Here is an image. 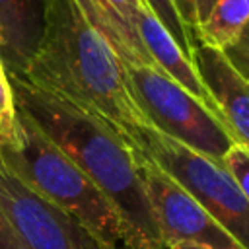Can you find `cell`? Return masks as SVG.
Returning <instances> with one entry per match:
<instances>
[{"instance_id":"cell-13","label":"cell","mask_w":249,"mask_h":249,"mask_svg":"<svg viewBox=\"0 0 249 249\" xmlns=\"http://www.w3.org/2000/svg\"><path fill=\"white\" fill-rule=\"evenodd\" d=\"M148 10L150 14L165 27V31L173 37V41L181 47V51L193 58V49H195V41L189 33V29L185 27V23L181 21L177 10H175V4L173 0H140Z\"/></svg>"},{"instance_id":"cell-4","label":"cell","mask_w":249,"mask_h":249,"mask_svg":"<svg viewBox=\"0 0 249 249\" xmlns=\"http://www.w3.org/2000/svg\"><path fill=\"white\" fill-rule=\"evenodd\" d=\"M126 142L185 187L243 249H249V200L220 161L193 152L150 124L136 128Z\"/></svg>"},{"instance_id":"cell-10","label":"cell","mask_w":249,"mask_h":249,"mask_svg":"<svg viewBox=\"0 0 249 249\" xmlns=\"http://www.w3.org/2000/svg\"><path fill=\"white\" fill-rule=\"evenodd\" d=\"M136 31L148 51V54L152 56V60L156 62V66L167 74L175 84H179L183 89H187L191 95H195L202 105H206L224 124V117L216 105V101L212 99V95L208 93L206 86L202 84L195 62L191 56H187L181 47L173 41V37L165 31V27L150 14V10L146 6H142L138 21H136ZM228 126V124H226Z\"/></svg>"},{"instance_id":"cell-14","label":"cell","mask_w":249,"mask_h":249,"mask_svg":"<svg viewBox=\"0 0 249 249\" xmlns=\"http://www.w3.org/2000/svg\"><path fill=\"white\" fill-rule=\"evenodd\" d=\"M18 111L8 78L6 64L0 56V148H14L18 144Z\"/></svg>"},{"instance_id":"cell-12","label":"cell","mask_w":249,"mask_h":249,"mask_svg":"<svg viewBox=\"0 0 249 249\" xmlns=\"http://www.w3.org/2000/svg\"><path fill=\"white\" fill-rule=\"evenodd\" d=\"M249 21V0H216L196 31V45L222 51Z\"/></svg>"},{"instance_id":"cell-20","label":"cell","mask_w":249,"mask_h":249,"mask_svg":"<svg viewBox=\"0 0 249 249\" xmlns=\"http://www.w3.org/2000/svg\"><path fill=\"white\" fill-rule=\"evenodd\" d=\"M117 249H140V247H130V245H124V243H121ZM156 249H167V247H156Z\"/></svg>"},{"instance_id":"cell-6","label":"cell","mask_w":249,"mask_h":249,"mask_svg":"<svg viewBox=\"0 0 249 249\" xmlns=\"http://www.w3.org/2000/svg\"><path fill=\"white\" fill-rule=\"evenodd\" d=\"M136 152V150H134ZM140 179L163 247L195 243L206 249H243L171 175L136 152Z\"/></svg>"},{"instance_id":"cell-11","label":"cell","mask_w":249,"mask_h":249,"mask_svg":"<svg viewBox=\"0 0 249 249\" xmlns=\"http://www.w3.org/2000/svg\"><path fill=\"white\" fill-rule=\"evenodd\" d=\"M43 0H0V56L6 70H19L37 49Z\"/></svg>"},{"instance_id":"cell-7","label":"cell","mask_w":249,"mask_h":249,"mask_svg":"<svg viewBox=\"0 0 249 249\" xmlns=\"http://www.w3.org/2000/svg\"><path fill=\"white\" fill-rule=\"evenodd\" d=\"M0 208L27 249H101L78 222L29 191L2 163Z\"/></svg>"},{"instance_id":"cell-18","label":"cell","mask_w":249,"mask_h":249,"mask_svg":"<svg viewBox=\"0 0 249 249\" xmlns=\"http://www.w3.org/2000/svg\"><path fill=\"white\" fill-rule=\"evenodd\" d=\"M0 249H27V245L23 243V239L19 237V233L16 231V228L12 226V222L8 220L2 208H0Z\"/></svg>"},{"instance_id":"cell-15","label":"cell","mask_w":249,"mask_h":249,"mask_svg":"<svg viewBox=\"0 0 249 249\" xmlns=\"http://www.w3.org/2000/svg\"><path fill=\"white\" fill-rule=\"evenodd\" d=\"M222 165L235 179L237 187L249 200V152H247V148L241 144H233L228 150V154L224 156Z\"/></svg>"},{"instance_id":"cell-16","label":"cell","mask_w":249,"mask_h":249,"mask_svg":"<svg viewBox=\"0 0 249 249\" xmlns=\"http://www.w3.org/2000/svg\"><path fill=\"white\" fill-rule=\"evenodd\" d=\"M214 2L216 0H173L175 10H177L181 21L185 23V27L189 29L195 45H196V31H198L200 23L204 21V18L208 16Z\"/></svg>"},{"instance_id":"cell-8","label":"cell","mask_w":249,"mask_h":249,"mask_svg":"<svg viewBox=\"0 0 249 249\" xmlns=\"http://www.w3.org/2000/svg\"><path fill=\"white\" fill-rule=\"evenodd\" d=\"M193 62L233 138L249 152V82L231 68L218 49L195 45Z\"/></svg>"},{"instance_id":"cell-1","label":"cell","mask_w":249,"mask_h":249,"mask_svg":"<svg viewBox=\"0 0 249 249\" xmlns=\"http://www.w3.org/2000/svg\"><path fill=\"white\" fill-rule=\"evenodd\" d=\"M12 72L103 121L124 140L148 124L128 91L121 58L76 0H43L37 49L23 68Z\"/></svg>"},{"instance_id":"cell-17","label":"cell","mask_w":249,"mask_h":249,"mask_svg":"<svg viewBox=\"0 0 249 249\" xmlns=\"http://www.w3.org/2000/svg\"><path fill=\"white\" fill-rule=\"evenodd\" d=\"M222 54L226 56V60L231 64V68L245 80L249 82V21L245 23V27L239 31V35L222 49Z\"/></svg>"},{"instance_id":"cell-9","label":"cell","mask_w":249,"mask_h":249,"mask_svg":"<svg viewBox=\"0 0 249 249\" xmlns=\"http://www.w3.org/2000/svg\"><path fill=\"white\" fill-rule=\"evenodd\" d=\"M89 23L111 45L123 64L158 68L148 54L136 21L142 10L140 0H76ZM160 70V68H158Z\"/></svg>"},{"instance_id":"cell-2","label":"cell","mask_w":249,"mask_h":249,"mask_svg":"<svg viewBox=\"0 0 249 249\" xmlns=\"http://www.w3.org/2000/svg\"><path fill=\"white\" fill-rule=\"evenodd\" d=\"M16 107L23 111L113 202L130 247H163L140 179L136 152L103 121L8 70Z\"/></svg>"},{"instance_id":"cell-5","label":"cell","mask_w":249,"mask_h":249,"mask_svg":"<svg viewBox=\"0 0 249 249\" xmlns=\"http://www.w3.org/2000/svg\"><path fill=\"white\" fill-rule=\"evenodd\" d=\"M123 66L128 91L152 128L222 163L237 140L206 105L158 68Z\"/></svg>"},{"instance_id":"cell-3","label":"cell","mask_w":249,"mask_h":249,"mask_svg":"<svg viewBox=\"0 0 249 249\" xmlns=\"http://www.w3.org/2000/svg\"><path fill=\"white\" fill-rule=\"evenodd\" d=\"M18 111V144L0 148V163L29 191L78 222L101 249L128 243L126 226L101 189L23 113Z\"/></svg>"},{"instance_id":"cell-19","label":"cell","mask_w":249,"mask_h":249,"mask_svg":"<svg viewBox=\"0 0 249 249\" xmlns=\"http://www.w3.org/2000/svg\"><path fill=\"white\" fill-rule=\"evenodd\" d=\"M169 249H206V247L195 245V243H177V245H173V247H169Z\"/></svg>"}]
</instances>
